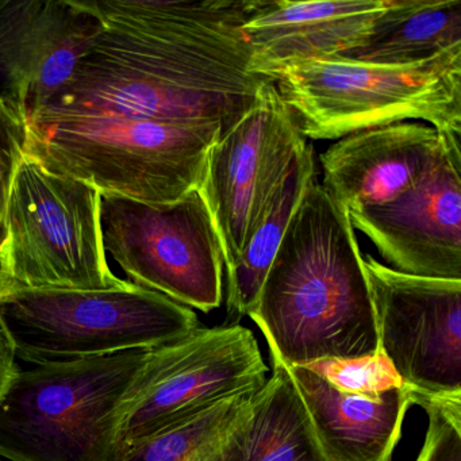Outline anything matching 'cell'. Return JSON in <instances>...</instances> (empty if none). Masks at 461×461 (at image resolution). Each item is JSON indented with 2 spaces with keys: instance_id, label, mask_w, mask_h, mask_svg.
I'll use <instances>...</instances> for the list:
<instances>
[{
  "instance_id": "2e32d148",
  "label": "cell",
  "mask_w": 461,
  "mask_h": 461,
  "mask_svg": "<svg viewBox=\"0 0 461 461\" xmlns=\"http://www.w3.org/2000/svg\"><path fill=\"white\" fill-rule=\"evenodd\" d=\"M206 461H328L282 361L272 358L271 376Z\"/></svg>"
},
{
  "instance_id": "9c48e42d",
  "label": "cell",
  "mask_w": 461,
  "mask_h": 461,
  "mask_svg": "<svg viewBox=\"0 0 461 461\" xmlns=\"http://www.w3.org/2000/svg\"><path fill=\"white\" fill-rule=\"evenodd\" d=\"M258 339L231 323L201 328L147 350L120 409L118 434L128 447L231 396L255 393L267 382Z\"/></svg>"
},
{
  "instance_id": "44dd1931",
  "label": "cell",
  "mask_w": 461,
  "mask_h": 461,
  "mask_svg": "<svg viewBox=\"0 0 461 461\" xmlns=\"http://www.w3.org/2000/svg\"><path fill=\"white\" fill-rule=\"evenodd\" d=\"M45 2L0 0V98L23 112L29 67Z\"/></svg>"
},
{
  "instance_id": "52a82bcc",
  "label": "cell",
  "mask_w": 461,
  "mask_h": 461,
  "mask_svg": "<svg viewBox=\"0 0 461 461\" xmlns=\"http://www.w3.org/2000/svg\"><path fill=\"white\" fill-rule=\"evenodd\" d=\"M102 193L23 155L13 174L0 236V290H104L125 280L110 268Z\"/></svg>"
},
{
  "instance_id": "277c9868",
  "label": "cell",
  "mask_w": 461,
  "mask_h": 461,
  "mask_svg": "<svg viewBox=\"0 0 461 461\" xmlns=\"http://www.w3.org/2000/svg\"><path fill=\"white\" fill-rule=\"evenodd\" d=\"M269 80L304 139L339 140L418 120L453 144L461 142V47L404 66L344 58L303 61Z\"/></svg>"
},
{
  "instance_id": "ba28073f",
  "label": "cell",
  "mask_w": 461,
  "mask_h": 461,
  "mask_svg": "<svg viewBox=\"0 0 461 461\" xmlns=\"http://www.w3.org/2000/svg\"><path fill=\"white\" fill-rule=\"evenodd\" d=\"M101 225L129 282L203 312L222 303V247L199 190L168 204L102 194Z\"/></svg>"
},
{
  "instance_id": "e0dca14e",
  "label": "cell",
  "mask_w": 461,
  "mask_h": 461,
  "mask_svg": "<svg viewBox=\"0 0 461 461\" xmlns=\"http://www.w3.org/2000/svg\"><path fill=\"white\" fill-rule=\"evenodd\" d=\"M461 47V0H391L371 31L337 58L404 66Z\"/></svg>"
},
{
  "instance_id": "d6986e66",
  "label": "cell",
  "mask_w": 461,
  "mask_h": 461,
  "mask_svg": "<svg viewBox=\"0 0 461 461\" xmlns=\"http://www.w3.org/2000/svg\"><path fill=\"white\" fill-rule=\"evenodd\" d=\"M101 28L87 2H45L26 83V121L68 86Z\"/></svg>"
},
{
  "instance_id": "603a6c76",
  "label": "cell",
  "mask_w": 461,
  "mask_h": 461,
  "mask_svg": "<svg viewBox=\"0 0 461 461\" xmlns=\"http://www.w3.org/2000/svg\"><path fill=\"white\" fill-rule=\"evenodd\" d=\"M429 423L420 455L415 461H461V396L417 399Z\"/></svg>"
},
{
  "instance_id": "4fadbf2b",
  "label": "cell",
  "mask_w": 461,
  "mask_h": 461,
  "mask_svg": "<svg viewBox=\"0 0 461 461\" xmlns=\"http://www.w3.org/2000/svg\"><path fill=\"white\" fill-rule=\"evenodd\" d=\"M447 149L461 148L423 122L356 131L320 156L322 185L347 210L388 203L423 179Z\"/></svg>"
},
{
  "instance_id": "5bb4252c",
  "label": "cell",
  "mask_w": 461,
  "mask_h": 461,
  "mask_svg": "<svg viewBox=\"0 0 461 461\" xmlns=\"http://www.w3.org/2000/svg\"><path fill=\"white\" fill-rule=\"evenodd\" d=\"M391 0H261L245 21L250 71L269 77L303 61L341 56L371 31Z\"/></svg>"
},
{
  "instance_id": "7c38bea8",
  "label": "cell",
  "mask_w": 461,
  "mask_h": 461,
  "mask_svg": "<svg viewBox=\"0 0 461 461\" xmlns=\"http://www.w3.org/2000/svg\"><path fill=\"white\" fill-rule=\"evenodd\" d=\"M461 149H447L414 187L388 203L348 210L390 264L412 276L461 280Z\"/></svg>"
},
{
  "instance_id": "cb8c5ba5",
  "label": "cell",
  "mask_w": 461,
  "mask_h": 461,
  "mask_svg": "<svg viewBox=\"0 0 461 461\" xmlns=\"http://www.w3.org/2000/svg\"><path fill=\"white\" fill-rule=\"evenodd\" d=\"M26 128L21 107L0 98V236L13 174L25 155Z\"/></svg>"
},
{
  "instance_id": "3957f363",
  "label": "cell",
  "mask_w": 461,
  "mask_h": 461,
  "mask_svg": "<svg viewBox=\"0 0 461 461\" xmlns=\"http://www.w3.org/2000/svg\"><path fill=\"white\" fill-rule=\"evenodd\" d=\"M221 125H185L104 115L33 118L25 155L102 194L152 204L198 190Z\"/></svg>"
},
{
  "instance_id": "d4e9b609",
  "label": "cell",
  "mask_w": 461,
  "mask_h": 461,
  "mask_svg": "<svg viewBox=\"0 0 461 461\" xmlns=\"http://www.w3.org/2000/svg\"><path fill=\"white\" fill-rule=\"evenodd\" d=\"M15 360L17 357H15L14 348L5 330L4 323L0 321V398L20 371V366Z\"/></svg>"
},
{
  "instance_id": "30bf717a",
  "label": "cell",
  "mask_w": 461,
  "mask_h": 461,
  "mask_svg": "<svg viewBox=\"0 0 461 461\" xmlns=\"http://www.w3.org/2000/svg\"><path fill=\"white\" fill-rule=\"evenodd\" d=\"M306 147L272 80L260 86L249 110L212 145L198 190L214 220L225 271L236 264L245 237Z\"/></svg>"
},
{
  "instance_id": "ac0fdd59",
  "label": "cell",
  "mask_w": 461,
  "mask_h": 461,
  "mask_svg": "<svg viewBox=\"0 0 461 461\" xmlns=\"http://www.w3.org/2000/svg\"><path fill=\"white\" fill-rule=\"evenodd\" d=\"M314 179V149L312 145L307 144L291 164L260 220L245 237L236 264L226 271L228 312L231 320L249 315L255 309L264 279L282 244L288 223Z\"/></svg>"
},
{
  "instance_id": "6da1fadb",
  "label": "cell",
  "mask_w": 461,
  "mask_h": 461,
  "mask_svg": "<svg viewBox=\"0 0 461 461\" xmlns=\"http://www.w3.org/2000/svg\"><path fill=\"white\" fill-rule=\"evenodd\" d=\"M261 0L87 2L101 32L66 88L33 118L104 115L228 131L267 77L242 25ZM29 121V120H28Z\"/></svg>"
},
{
  "instance_id": "484cf974",
  "label": "cell",
  "mask_w": 461,
  "mask_h": 461,
  "mask_svg": "<svg viewBox=\"0 0 461 461\" xmlns=\"http://www.w3.org/2000/svg\"><path fill=\"white\" fill-rule=\"evenodd\" d=\"M0 461H10V460H7V458L4 457V456H0Z\"/></svg>"
},
{
  "instance_id": "8992f818",
  "label": "cell",
  "mask_w": 461,
  "mask_h": 461,
  "mask_svg": "<svg viewBox=\"0 0 461 461\" xmlns=\"http://www.w3.org/2000/svg\"><path fill=\"white\" fill-rule=\"evenodd\" d=\"M0 321L15 357L69 363L152 349L198 329L194 310L125 280L104 290H0Z\"/></svg>"
},
{
  "instance_id": "7402d4cb",
  "label": "cell",
  "mask_w": 461,
  "mask_h": 461,
  "mask_svg": "<svg viewBox=\"0 0 461 461\" xmlns=\"http://www.w3.org/2000/svg\"><path fill=\"white\" fill-rule=\"evenodd\" d=\"M304 366L339 393L375 396L393 388L404 387L398 372L379 348L369 355L322 358Z\"/></svg>"
},
{
  "instance_id": "8fae6325",
  "label": "cell",
  "mask_w": 461,
  "mask_h": 461,
  "mask_svg": "<svg viewBox=\"0 0 461 461\" xmlns=\"http://www.w3.org/2000/svg\"><path fill=\"white\" fill-rule=\"evenodd\" d=\"M377 347L417 399L461 396V280L402 274L364 258Z\"/></svg>"
},
{
  "instance_id": "5b68a950",
  "label": "cell",
  "mask_w": 461,
  "mask_h": 461,
  "mask_svg": "<svg viewBox=\"0 0 461 461\" xmlns=\"http://www.w3.org/2000/svg\"><path fill=\"white\" fill-rule=\"evenodd\" d=\"M147 350L20 369L0 398V456L123 461L118 409Z\"/></svg>"
},
{
  "instance_id": "7a4b0ae2",
  "label": "cell",
  "mask_w": 461,
  "mask_h": 461,
  "mask_svg": "<svg viewBox=\"0 0 461 461\" xmlns=\"http://www.w3.org/2000/svg\"><path fill=\"white\" fill-rule=\"evenodd\" d=\"M248 317L285 366L377 349L364 258L349 214L317 177L302 196Z\"/></svg>"
},
{
  "instance_id": "ffe728a7",
  "label": "cell",
  "mask_w": 461,
  "mask_h": 461,
  "mask_svg": "<svg viewBox=\"0 0 461 461\" xmlns=\"http://www.w3.org/2000/svg\"><path fill=\"white\" fill-rule=\"evenodd\" d=\"M256 393V391H255ZM253 393L231 396L128 447L123 461H206L239 422Z\"/></svg>"
},
{
  "instance_id": "9a60e30c",
  "label": "cell",
  "mask_w": 461,
  "mask_h": 461,
  "mask_svg": "<svg viewBox=\"0 0 461 461\" xmlns=\"http://www.w3.org/2000/svg\"><path fill=\"white\" fill-rule=\"evenodd\" d=\"M328 461H391L412 404L406 387L380 395L339 393L304 366H287Z\"/></svg>"
}]
</instances>
